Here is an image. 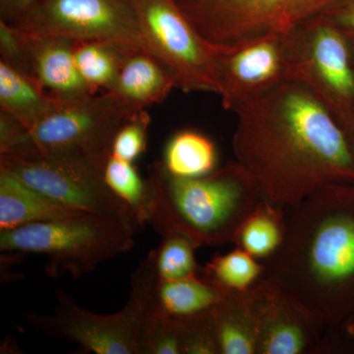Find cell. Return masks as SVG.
<instances>
[{
    "instance_id": "1",
    "label": "cell",
    "mask_w": 354,
    "mask_h": 354,
    "mask_svg": "<svg viewBox=\"0 0 354 354\" xmlns=\"http://www.w3.org/2000/svg\"><path fill=\"white\" fill-rule=\"evenodd\" d=\"M235 114L236 162L264 199L290 208L328 184L354 183L348 135L301 84L286 81Z\"/></svg>"
},
{
    "instance_id": "2",
    "label": "cell",
    "mask_w": 354,
    "mask_h": 354,
    "mask_svg": "<svg viewBox=\"0 0 354 354\" xmlns=\"http://www.w3.org/2000/svg\"><path fill=\"white\" fill-rule=\"evenodd\" d=\"M290 209L285 242L264 277L326 327H341L354 317V183L328 184Z\"/></svg>"
},
{
    "instance_id": "3",
    "label": "cell",
    "mask_w": 354,
    "mask_h": 354,
    "mask_svg": "<svg viewBox=\"0 0 354 354\" xmlns=\"http://www.w3.org/2000/svg\"><path fill=\"white\" fill-rule=\"evenodd\" d=\"M149 223L164 236L185 235L200 246L232 243L237 228L263 198L259 186L239 162H228L198 178L171 176L162 162L149 167Z\"/></svg>"
},
{
    "instance_id": "4",
    "label": "cell",
    "mask_w": 354,
    "mask_h": 354,
    "mask_svg": "<svg viewBox=\"0 0 354 354\" xmlns=\"http://www.w3.org/2000/svg\"><path fill=\"white\" fill-rule=\"evenodd\" d=\"M157 272L152 254L131 274L125 306L109 315L82 308L62 290L51 315L26 312L23 320L48 337L65 339L97 354H145L147 328L153 313Z\"/></svg>"
},
{
    "instance_id": "5",
    "label": "cell",
    "mask_w": 354,
    "mask_h": 354,
    "mask_svg": "<svg viewBox=\"0 0 354 354\" xmlns=\"http://www.w3.org/2000/svg\"><path fill=\"white\" fill-rule=\"evenodd\" d=\"M135 232L118 221L87 214L67 220L30 223L0 230L2 252L44 254L50 278L92 272L101 263L127 252Z\"/></svg>"
},
{
    "instance_id": "6",
    "label": "cell",
    "mask_w": 354,
    "mask_h": 354,
    "mask_svg": "<svg viewBox=\"0 0 354 354\" xmlns=\"http://www.w3.org/2000/svg\"><path fill=\"white\" fill-rule=\"evenodd\" d=\"M205 43L232 53L274 36H288L344 0H174Z\"/></svg>"
},
{
    "instance_id": "7",
    "label": "cell",
    "mask_w": 354,
    "mask_h": 354,
    "mask_svg": "<svg viewBox=\"0 0 354 354\" xmlns=\"http://www.w3.org/2000/svg\"><path fill=\"white\" fill-rule=\"evenodd\" d=\"M135 113L109 92L62 101L28 129L27 145L13 155L37 153L88 165L104 174L116 133Z\"/></svg>"
},
{
    "instance_id": "8",
    "label": "cell",
    "mask_w": 354,
    "mask_h": 354,
    "mask_svg": "<svg viewBox=\"0 0 354 354\" xmlns=\"http://www.w3.org/2000/svg\"><path fill=\"white\" fill-rule=\"evenodd\" d=\"M288 80L308 88L344 130L354 116V65L346 32L326 14L288 36Z\"/></svg>"
},
{
    "instance_id": "9",
    "label": "cell",
    "mask_w": 354,
    "mask_h": 354,
    "mask_svg": "<svg viewBox=\"0 0 354 354\" xmlns=\"http://www.w3.org/2000/svg\"><path fill=\"white\" fill-rule=\"evenodd\" d=\"M149 50L184 93H218L216 51L174 0H129Z\"/></svg>"
},
{
    "instance_id": "10",
    "label": "cell",
    "mask_w": 354,
    "mask_h": 354,
    "mask_svg": "<svg viewBox=\"0 0 354 354\" xmlns=\"http://www.w3.org/2000/svg\"><path fill=\"white\" fill-rule=\"evenodd\" d=\"M0 169L59 204L118 221L134 232L140 230L132 212L109 187L104 174L88 165L37 153H0Z\"/></svg>"
},
{
    "instance_id": "11",
    "label": "cell",
    "mask_w": 354,
    "mask_h": 354,
    "mask_svg": "<svg viewBox=\"0 0 354 354\" xmlns=\"http://www.w3.org/2000/svg\"><path fill=\"white\" fill-rule=\"evenodd\" d=\"M9 24L74 41H108L149 50L129 0H37Z\"/></svg>"
},
{
    "instance_id": "12",
    "label": "cell",
    "mask_w": 354,
    "mask_h": 354,
    "mask_svg": "<svg viewBox=\"0 0 354 354\" xmlns=\"http://www.w3.org/2000/svg\"><path fill=\"white\" fill-rule=\"evenodd\" d=\"M257 354L316 353L325 324L285 288L263 277L251 290Z\"/></svg>"
},
{
    "instance_id": "13",
    "label": "cell",
    "mask_w": 354,
    "mask_h": 354,
    "mask_svg": "<svg viewBox=\"0 0 354 354\" xmlns=\"http://www.w3.org/2000/svg\"><path fill=\"white\" fill-rule=\"evenodd\" d=\"M288 36L269 37L232 53H216L218 95L223 109L236 113L288 81Z\"/></svg>"
},
{
    "instance_id": "14",
    "label": "cell",
    "mask_w": 354,
    "mask_h": 354,
    "mask_svg": "<svg viewBox=\"0 0 354 354\" xmlns=\"http://www.w3.org/2000/svg\"><path fill=\"white\" fill-rule=\"evenodd\" d=\"M15 28L24 46L31 76L48 93L60 101L93 95L77 69L74 58L76 41Z\"/></svg>"
},
{
    "instance_id": "15",
    "label": "cell",
    "mask_w": 354,
    "mask_h": 354,
    "mask_svg": "<svg viewBox=\"0 0 354 354\" xmlns=\"http://www.w3.org/2000/svg\"><path fill=\"white\" fill-rule=\"evenodd\" d=\"M174 88V76L158 57L151 51L130 46L109 93L125 108L138 113L164 102Z\"/></svg>"
},
{
    "instance_id": "16",
    "label": "cell",
    "mask_w": 354,
    "mask_h": 354,
    "mask_svg": "<svg viewBox=\"0 0 354 354\" xmlns=\"http://www.w3.org/2000/svg\"><path fill=\"white\" fill-rule=\"evenodd\" d=\"M87 214L90 213L53 201L0 169V230L67 220Z\"/></svg>"
},
{
    "instance_id": "17",
    "label": "cell",
    "mask_w": 354,
    "mask_h": 354,
    "mask_svg": "<svg viewBox=\"0 0 354 354\" xmlns=\"http://www.w3.org/2000/svg\"><path fill=\"white\" fill-rule=\"evenodd\" d=\"M62 102L32 77L0 60V109L31 129Z\"/></svg>"
},
{
    "instance_id": "18",
    "label": "cell",
    "mask_w": 354,
    "mask_h": 354,
    "mask_svg": "<svg viewBox=\"0 0 354 354\" xmlns=\"http://www.w3.org/2000/svg\"><path fill=\"white\" fill-rule=\"evenodd\" d=\"M212 312L221 354H257L258 327L251 290L225 295Z\"/></svg>"
},
{
    "instance_id": "19",
    "label": "cell",
    "mask_w": 354,
    "mask_h": 354,
    "mask_svg": "<svg viewBox=\"0 0 354 354\" xmlns=\"http://www.w3.org/2000/svg\"><path fill=\"white\" fill-rule=\"evenodd\" d=\"M283 207L262 199L237 228L232 243L265 263L285 242L288 218Z\"/></svg>"
},
{
    "instance_id": "20",
    "label": "cell",
    "mask_w": 354,
    "mask_h": 354,
    "mask_svg": "<svg viewBox=\"0 0 354 354\" xmlns=\"http://www.w3.org/2000/svg\"><path fill=\"white\" fill-rule=\"evenodd\" d=\"M223 297L201 274L174 281L158 279L153 313L172 318H187L215 308Z\"/></svg>"
},
{
    "instance_id": "21",
    "label": "cell",
    "mask_w": 354,
    "mask_h": 354,
    "mask_svg": "<svg viewBox=\"0 0 354 354\" xmlns=\"http://www.w3.org/2000/svg\"><path fill=\"white\" fill-rule=\"evenodd\" d=\"M165 169L179 178H198L216 171L218 151L206 135L193 129L176 132L165 146Z\"/></svg>"
},
{
    "instance_id": "22",
    "label": "cell",
    "mask_w": 354,
    "mask_h": 354,
    "mask_svg": "<svg viewBox=\"0 0 354 354\" xmlns=\"http://www.w3.org/2000/svg\"><path fill=\"white\" fill-rule=\"evenodd\" d=\"M265 263L241 249L216 254L202 267L201 277L223 297L249 292L265 276Z\"/></svg>"
},
{
    "instance_id": "23",
    "label": "cell",
    "mask_w": 354,
    "mask_h": 354,
    "mask_svg": "<svg viewBox=\"0 0 354 354\" xmlns=\"http://www.w3.org/2000/svg\"><path fill=\"white\" fill-rule=\"evenodd\" d=\"M131 46L97 41H76L74 58L79 73L93 94L113 87L125 51ZM137 48V46H136Z\"/></svg>"
},
{
    "instance_id": "24",
    "label": "cell",
    "mask_w": 354,
    "mask_h": 354,
    "mask_svg": "<svg viewBox=\"0 0 354 354\" xmlns=\"http://www.w3.org/2000/svg\"><path fill=\"white\" fill-rule=\"evenodd\" d=\"M104 178L114 194L132 212L140 230L149 223L151 188L148 179L142 178L133 162L111 155L104 171Z\"/></svg>"
},
{
    "instance_id": "25",
    "label": "cell",
    "mask_w": 354,
    "mask_h": 354,
    "mask_svg": "<svg viewBox=\"0 0 354 354\" xmlns=\"http://www.w3.org/2000/svg\"><path fill=\"white\" fill-rule=\"evenodd\" d=\"M199 244L179 234H167L162 242L151 251L158 281H174L201 274L195 251Z\"/></svg>"
},
{
    "instance_id": "26",
    "label": "cell",
    "mask_w": 354,
    "mask_h": 354,
    "mask_svg": "<svg viewBox=\"0 0 354 354\" xmlns=\"http://www.w3.org/2000/svg\"><path fill=\"white\" fill-rule=\"evenodd\" d=\"M150 124L146 109L135 113L116 133L111 155L130 162L137 160L146 151Z\"/></svg>"
},
{
    "instance_id": "27",
    "label": "cell",
    "mask_w": 354,
    "mask_h": 354,
    "mask_svg": "<svg viewBox=\"0 0 354 354\" xmlns=\"http://www.w3.org/2000/svg\"><path fill=\"white\" fill-rule=\"evenodd\" d=\"M212 310L183 318L184 354H221Z\"/></svg>"
},
{
    "instance_id": "28",
    "label": "cell",
    "mask_w": 354,
    "mask_h": 354,
    "mask_svg": "<svg viewBox=\"0 0 354 354\" xmlns=\"http://www.w3.org/2000/svg\"><path fill=\"white\" fill-rule=\"evenodd\" d=\"M326 15L329 16L342 29L354 32V0H344Z\"/></svg>"
},
{
    "instance_id": "29",
    "label": "cell",
    "mask_w": 354,
    "mask_h": 354,
    "mask_svg": "<svg viewBox=\"0 0 354 354\" xmlns=\"http://www.w3.org/2000/svg\"><path fill=\"white\" fill-rule=\"evenodd\" d=\"M37 0H0V20L12 23L24 14Z\"/></svg>"
},
{
    "instance_id": "30",
    "label": "cell",
    "mask_w": 354,
    "mask_h": 354,
    "mask_svg": "<svg viewBox=\"0 0 354 354\" xmlns=\"http://www.w3.org/2000/svg\"><path fill=\"white\" fill-rule=\"evenodd\" d=\"M341 330L342 335H344L351 346L354 348V328L348 327V326L342 325Z\"/></svg>"
},
{
    "instance_id": "31",
    "label": "cell",
    "mask_w": 354,
    "mask_h": 354,
    "mask_svg": "<svg viewBox=\"0 0 354 354\" xmlns=\"http://www.w3.org/2000/svg\"><path fill=\"white\" fill-rule=\"evenodd\" d=\"M346 135H348V138L349 140V143H351V148H353V153H354V116L353 120H351V123L348 125V127L344 129Z\"/></svg>"
},
{
    "instance_id": "32",
    "label": "cell",
    "mask_w": 354,
    "mask_h": 354,
    "mask_svg": "<svg viewBox=\"0 0 354 354\" xmlns=\"http://www.w3.org/2000/svg\"><path fill=\"white\" fill-rule=\"evenodd\" d=\"M344 31L346 32V39H348L349 51H351V59H353L354 65V32L346 31V30H344Z\"/></svg>"
},
{
    "instance_id": "33",
    "label": "cell",
    "mask_w": 354,
    "mask_h": 354,
    "mask_svg": "<svg viewBox=\"0 0 354 354\" xmlns=\"http://www.w3.org/2000/svg\"><path fill=\"white\" fill-rule=\"evenodd\" d=\"M344 325L348 326V327L354 328V317L353 318L349 319L348 321H346Z\"/></svg>"
}]
</instances>
